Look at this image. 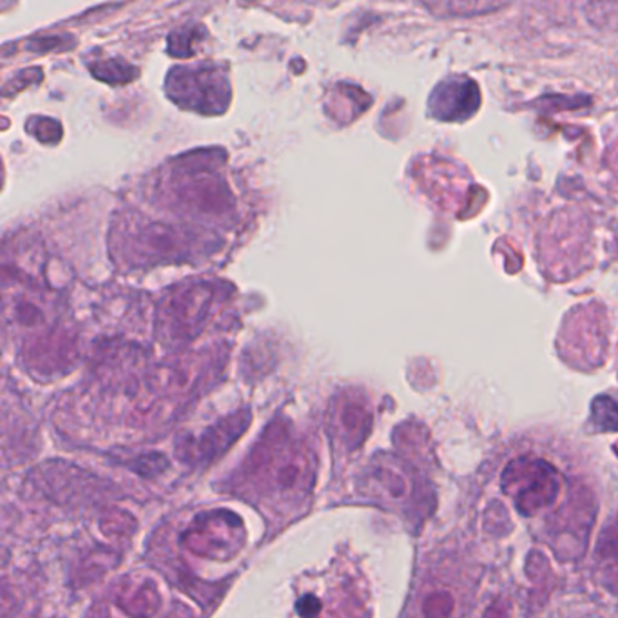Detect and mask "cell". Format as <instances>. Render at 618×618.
<instances>
[]
</instances>
